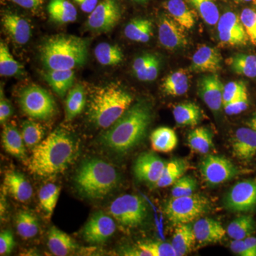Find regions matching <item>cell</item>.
Returning <instances> with one entry per match:
<instances>
[{
    "label": "cell",
    "instance_id": "1",
    "mask_svg": "<svg viewBox=\"0 0 256 256\" xmlns=\"http://www.w3.org/2000/svg\"><path fill=\"white\" fill-rule=\"evenodd\" d=\"M75 154L73 138L62 130H56L34 148L28 169L42 178L54 176L67 170Z\"/></svg>",
    "mask_w": 256,
    "mask_h": 256
},
{
    "label": "cell",
    "instance_id": "2",
    "mask_svg": "<svg viewBox=\"0 0 256 256\" xmlns=\"http://www.w3.org/2000/svg\"><path fill=\"white\" fill-rule=\"evenodd\" d=\"M152 119L151 106L139 101L102 134V144L118 153H124L138 146L146 137Z\"/></svg>",
    "mask_w": 256,
    "mask_h": 256
},
{
    "label": "cell",
    "instance_id": "3",
    "mask_svg": "<svg viewBox=\"0 0 256 256\" xmlns=\"http://www.w3.org/2000/svg\"><path fill=\"white\" fill-rule=\"evenodd\" d=\"M89 41L74 35L57 34L42 44L40 57L48 70H73L86 63Z\"/></svg>",
    "mask_w": 256,
    "mask_h": 256
},
{
    "label": "cell",
    "instance_id": "4",
    "mask_svg": "<svg viewBox=\"0 0 256 256\" xmlns=\"http://www.w3.org/2000/svg\"><path fill=\"white\" fill-rule=\"evenodd\" d=\"M132 101L129 92L114 84L98 88L90 98L89 120L96 127L108 129L130 108Z\"/></svg>",
    "mask_w": 256,
    "mask_h": 256
},
{
    "label": "cell",
    "instance_id": "5",
    "mask_svg": "<svg viewBox=\"0 0 256 256\" xmlns=\"http://www.w3.org/2000/svg\"><path fill=\"white\" fill-rule=\"evenodd\" d=\"M74 181L82 196L99 200L108 196L117 188L120 175L116 168L107 162L88 160L77 170Z\"/></svg>",
    "mask_w": 256,
    "mask_h": 256
},
{
    "label": "cell",
    "instance_id": "6",
    "mask_svg": "<svg viewBox=\"0 0 256 256\" xmlns=\"http://www.w3.org/2000/svg\"><path fill=\"white\" fill-rule=\"evenodd\" d=\"M210 210V201L206 196L193 194L190 196H172L165 206L164 213L172 224L180 225L198 220Z\"/></svg>",
    "mask_w": 256,
    "mask_h": 256
},
{
    "label": "cell",
    "instance_id": "7",
    "mask_svg": "<svg viewBox=\"0 0 256 256\" xmlns=\"http://www.w3.org/2000/svg\"><path fill=\"white\" fill-rule=\"evenodd\" d=\"M109 210L112 218L126 228L139 226L148 216L146 200L134 194H124L118 197L111 204Z\"/></svg>",
    "mask_w": 256,
    "mask_h": 256
},
{
    "label": "cell",
    "instance_id": "8",
    "mask_svg": "<svg viewBox=\"0 0 256 256\" xmlns=\"http://www.w3.org/2000/svg\"><path fill=\"white\" fill-rule=\"evenodd\" d=\"M18 100L22 110L32 118L48 120L56 110L52 96L43 88L35 84L24 88Z\"/></svg>",
    "mask_w": 256,
    "mask_h": 256
},
{
    "label": "cell",
    "instance_id": "9",
    "mask_svg": "<svg viewBox=\"0 0 256 256\" xmlns=\"http://www.w3.org/2000/svg\"><path fill=\"white\" fill-rule=\"evenodd\" d=\"M121 18V9L117 0H102L88 18L87 28L96 33L112 30Z\"/></svg>",
    "mask_w": 256,
    "mask_h": 256
},
{
    "label": "cell",
    "instance_id": "10",
    "mask_svg": "<svg viewBox=\"0 0 256 256\" xmlns=\"http://www.w3.org/2000/svg\"><path fill=\"white\" fill-rule=\"evenodd\" d=\"M200 172L208 184L218 185L228 182L237 174L233 163L222 156H208L202 160Z\"/></svg>",
    "mask_w": 256,
    "mask_h": 256
},
{
    "label": "cell",
    "instance_id": "11",
    "mask_svg": "<svg viewBox=\"0 0 256 256\" xmlns=\"http://www.w3.org/2000/svg\"><path fill=\"white\" fill-rule=\"evenodd\" d=\"M220 41L224 46H244L248 40L240 16L233 12H226L217 23Z\"/></svg>",
    "mask_w": 256,
    "mask_h": 256
},
{
    "label": "cell",
    "instance_id": "12",
    "mask_svg": "<svg viewBox=\"0 0 256 256\" xmlns=\"http://www.w3.org/2000/svg\"><path fill=\"white\" fill-rule=\"evenodd\" d=\"M226 208L246 212L256 207V178L236 184L225 198Z\"/></svg>",
    "mask_w": 256,
    "mask_h": 256
},
{
    "label": "cell",
    "instance_id": "13",
    "mask_svg": "<svg viewBox=\"0 0 256 256\" xmlns=\"http://www.w3.org/2000/svg\"><path fill=\"white\" fill-rule=\"evenodd\" d=\"M116 230L114 218L100 210L94 214L86 224L82 237L90 244H102L114 235Z\"/></svg>",
    "mask_w": 256,
    "mask_h": 256
},
{
    "label": "cell",
    "instance_id": "14",
    "mask_svg": "<svg viewBox=\"0 0 256 256\" xmlns=\"http://www.w3.org/2000/svg\"><path fill=\"white\" fill-rule=\"evenodd\" d=\"M181 25L168 15L160 16L158 34L160 44L169 50H178L188 44L186 34Z\"/></svg>",
    "mask_w": 256,
    "mask_h": 256
},
{
    "label": "cell",
    "instance_id": "15",
    "mask_svg": "<svg viewBox=\"0 0 256 256\" xmlns=\"http://www.w3.org/2000/svg\"><path fill=\"white\" fill-rule=\"evenodd\" d=\"M166 163L154 153H142L134 162V174L139 181L156 184L159 181Z\"/></svg>",
    "mask_w": 256,
    "mask_h": 256
},
{
    "label": "cell",
    "instance_id": "16",
    "mask_svg": "<svg viewBox=\"0 0 256 256\" xmlns=\"http://www.w3.org/2000/svg\"><path fill=\"white\" fill-rule=\"evenodd\" d=\"M224 88L216 74L204 76L198 80V95L213 112H218L223 106Z\"/></svg>",
    "mask_w": 256,
    "mask_h": 256
},
{
    "label": "cell",
    "instance_id": "17",
    "mask_svg": "<svg viewBox=\"0 0 256 256\" xmlns=\"http://www.w3.org/2000/svg\"><path fill=\"white\" fill-rule=\"evenodd\" d=\"M222 56L214 47L202 45L192 56L191 70L195 73L216 74L222 68Z\"/></svg>",
    "mask_w": 256,
    "mask_h": 256
},
{
    "label": "cell",
    "instance_id": "18",
    "mask_svg": "<svg viewBox=\"0 0 256 256\" xmlns=\"http://www.w3.org/2000/svg\"><path fill=\"white\" fill-rule=\"evenodd\" d=\"M234 156L242 160H252L256 154V131L250 128H240L232 141Z\"/></svg>",
    "mask_w": 256,
    "mask_h": 256
},
{
    "label": "cell",
    "instance_id": "19",
    "mask_svg": "<svg viewBox=\"0 0 256 256\" xmlns=\"http://www.w3.org/2000/svg\"><path fill=\"white\" fill-rule=\"evenodd\" d=\"M4 185L6 191L18 202L26 203L33 196L31 184L20 172H8L4 176Z\"/></svg>",
    "mask_w": 256,
    "mask_h": 256
},
{
    "label": "cell",
    "instance_id": "20",
    "mask_svg": "<svg viewBox=\"0 0 256 256\" xmlns=\"http://www.w3.org/2000/svg\"><path fill=\"white\" fill-rule=\"evenodd\" d=\"M196 240L201 244H215L223 240L226 230L218 220L200 218L193 225Z\"/></svg>",
    "mask_w": 256,
    "mask_h": 256
},
{
    "label": "cell",
    "instance_id": "21",
    "mask_svg": "<svg viewBox=\"0 0 256 256\" xmlns=\"http://www.w3.org/2000/svg\"><path fill=\"white\" fill-rule=\"evenodd\" d=\"M3 28L18 44L28 43L32 36V30L28 20L14 13L6 12L1 20Z\"/></svg>",
    "mask_w": 256,
    "mask_h": 256
},
{
    "label": "cell",
    "instance_id": "22",
    "mask_svg": "<svg viewBox=\"0 0 256 256\" xmlns=\"http://www.w3.org/2000/svg\"><path fill=\"white\" fill-rule=\"evenodd\" d=\"M2 142L3 148L8 154L22 161L26 160V144L22 133L14 124H4L2 133Z\"/></svg>",
    "mask_w": 256,
    "mask_h": 256
},
{
    "label": "cell",
    "instance_id": "23",
    "mask_svg": "<svg viewBox=\"0 0 256 256\" xmlns=\"http://www.w3.org/2000/svg\"><path fill=\"white\" fill-rule=\"evenodd\" d=\"M47 244L50 252L56 256H68L78 248L70 236L56 226H52L48 230Z\"/></svg>",
    "mask_w": 256,
    "mask_h": 256
},
{
    "label": "cell",
    "instance_id": "24",
    "mask_svg": "<svg viewBox=\"0 0 256 256\" xmlns=\"http://www.w3.org/2000/svg\"><path fill=\"white\" fill-rule=\"evenodd\" d=\"M196 240L193 226L190 224H180L175 228L171 244L178 256H184L192 252Z\"/></svg>",
    "mask_w": 256,
    "mask_h": 256
},
{
    "label": "cell",
    "instance_id": "25",
    "mask_svg": "<svg viewBox=\"0 0 256 256\" xmlns=\"http://www.w3.org/2000/svg\"><path fill=\"white\" fill-rule=\"evenodd\" d=\"M43 76L54 92L62 98L73 86L75 79L73 70H48Z\"/></svg>",
    "mask_w": 256,
    "mask_h": 256
},
{
    "label": "cell",
    "instance_id": "26",
    "mask_svg": "<svg viewBox=\"0 0 256 256\" xmlns=\"http://www.w3.org/2000/svg\"><path fill=\"white\" fill-rule=\"evenodd\" d=\"M124 255L132 256H178L169 242H140L136 248L128 249Z\"/></svg>",
    "mask_w": 256,
    "mask_h": 256
},
{
    "label": "cell",
    "instance_id": "27",
    "mask_svg": "<svg viewBox=\"0 0 256 256\" xmlns=\"http://www.w3.org/2000/svg\"><path fill=\"white\" fill-rule=\"evenodd\" d=\"M164 8L170 16L183 28L190 30L194 26L196 22L194 12L184 0H168L165 3Z\"/></svg>",
    "mask_w": 256,
    "mask_h": 256
},
{
    "label": "cell",
    "instance_id": "28",
    "mask_svg": "<svg viewBox=\"0 0 256 256\" xmlns=\"http://www.w3.org/2000/svg\"><path fill=\"white\" fill-rule=\"evenodd\" d=\"M150 141L153 150L168 153L176 148L178 138L174 130L168 127H160L152 132Z\"/></svg>",
    "mask_w": 256,
    "mask_h": 256
},
{
    "label": "cell",
    "instance_id": "29",
    "mask_svg": "<svg viewBox=\"0 0 256 256\" xmlns=\"http://www.w3.org/2000/svg\"><path fill=\"white\" fill-rule=\"evenodd\" d=\"M172 114L176 124L182 126H196L202 117L201 109L192 102H182L175 106Z\"/></svg>",
    "mask_w": 256,
    "mask_h": 256
},
{
    "label": "cell",
    "instance_id": "30",
    "mask_svg": "<svg viewBox=\"0 0 256 256\" xmlns=\"http://www.w3.org/2000/svg\"><path fill=\"white\" fill-rule=\"evenodd\" d=\"M48 12L50 18L60 24L74 22L78 16L75 6L68 0H50Z\"/></svg>",
    "mask_w": 256,
    "mask_h": 256
},
{
    "label": "cell",
    "instance_id": "31",
    "mask_svg": "<svg viewBox=\"0 0 256 256\" xmlns=\"http://www.w3.org/2000/svg\"><path fill=\"white\" fill-rule=\"evenodd\" d=\"M124 33L132 41L146 43L152 36L153 24L148 18H134L128 24Z\"/></svg>",
    "mask_w": 256,
    "mask_h": 256
},
{
    "label": "cell",
    "instance_id": "32",
    "mask_svg": "<svg viewBox=\"0 0 256 256\" xmlns=\"http://www.w3.org/2000/svg\"><path fill=\"white\" fill-rule=\"evenodd\" d=\"M163 92L166 95L180 96L188 92V74L185 69H180L169 74L162 85Z\"/></svg>",
    "mask_w": 256,
    "mask_h": 256
},
{
    "label": "cell",
    "instance_id": "33",
    "mask_svg": "<svg viewBox=\"0 0 256 256\" xmlns=\"http://www.w3.org/2000/svg\"><path fill=\"white\" fill-rule=\"evenodd\" d=\"M188 168V163L182 159H174L166 163L161 178L156 183V188H168L174 184L178 178L183 176Z\"/></svg>",
    "mask_w": 256,
    "mask_h": 256
},
{
    "label": "cell",
    "instance_id": "34",
    "mask_svg": "<svg viewBox=\"0 0 256 256\" xmlns=\"http://www.w3.org/2000/svg\"><path fill=\"white\" fill-rule=\"evenodd\" d=\"M234 73L250 78H256V55L238 54L226 60Z\"/></svg>",
    "mask_w": 256,
    "mask_h": 256
},
{
    "label": "cell",
    "instance_id": "35",
    "mask_svg": "<svg viewBox=\"0 0 256 256\" xmlns=\"http://www.w3.org/2000/svg\"><path fill=\"white\" fill-rule=\"evenodd\" d=\"M86 92L84 88L77 84L69 90L66 100V120L72 121L82 114L86 106Z\"/></svg>",
    "mask_w": 256,
    "mask_h": 256
},
{
    "label": "cell",
    "instance_id": "36",
    "mask_svg": "<svg viewBox=\"0 0 256 256\" xmlns=\"http://www.w3.org/2000/svg\"><path fill=\"white\" fill-rule=\"evenodd\" d=\"M16 230L22 238L30 239L40 232V224L36 216L28 210H20L15 218Z\"/></svg>",
    "mask_w": 256,
    "mask_h": 256
},
{
    "label": "cell",
    "instance_id": "37",
    "mask_svg": "<svg viewBox=\"0 0 256 256\" xmlns=\"http://www.w3.org/2000/svg\"><path fill=\"white\" fill-rule=\"evenodd\" d=\"M188 139L191 150L200 154H206L213 146V134L206 128L193 130L188 134Z\"/></svg>",
    "mask_w": 256,
    "mask_h": 256
},
{
    "label": "cell",
    "instance_id": "38",
    "mask_svg": "<svg viewBox=\"0 0 256 256\" xmlns=\"http://www.w3.org/2000/svg\"><path fill=\"white\" fill-rule=\"evenodd\" d=\"M23 66L14 60L10 53L9 48L2 41L0 42V75L2 76L13 77L23 75Z\"/></svg>",
    "mask_w": 256,
    "mask_h": 256
},
{
    "label": "cell",
    "instance_id": "39",
    "mask_svg": "<svg viewBox=\"0 0 256 256\" xmlns=\"http://www.w3.org/2000/svg\"><path fill=\"white\" fill-rule=\"evenodd\" d=\"M256 229V223L250 216H242L234 220L227 228V234L233 240H244L252 236Z\"/></svg>",
    "mask_w": 256,
    "mask_h": 256
},
{
    "label": "cell",
    "instance_id": "40",
    "mask_svg": "<svg viewBox=\"0 0 256 256\" xmlns=\"http://www.w3.org/2000/svg\"><path fill=\"white\" fill-rule=\"evenodd\" d=\"M96 60L104 66H116L124 60V53L117 45L100 43L94 50Z\"/></svg>",
    "mask_w": 256,
    "mask_h": 256
},
{
    "label": "cell",
    "instance_id": "41",
    "mask_svg": "<svg viewBox=\"0 0 256 256\" xmlns=\"http://www.w3.org/2000/svg\"><path fill=\"white\" fill-rule=\"evenodd\" d=\"M60 190V186L53 183L47 184L40 188L38 194L40 206L48 218L52 216L56 206Z\"/></svg>",
    "mask_w": 256,
    "mask_h": 256
},
{
    "label": "cell",
    "instance_id": "42",
    "mask_svg": "<svg viewBox=\"0 0 256 256\" xmlns=\"http://www.w3.org/2000/svg\"><path fill=\"white\" fill-rule=\"evenodd\" d=\"M196 10L202 20L210 26L217 24L220 20V11L214 0H188Z\"/></svg>",
    "mask_w": 256,
    "mask_h": 256
},
{
    "label": "cell",
    "instance_id": "43",
    "mask_svg": "<svg viewBox=\"0 0 256 256\" xmlns=\"http://www.w3.org/2000/svg\"><path fill=\"white\" fill-rule=\"evenodd\" d=\"M21 133L26 146L30 149H34L42 142L44 136V129L38 122L25 120L22 124Z\"/></svg>",
    "mask_w": 256,
    "mask_h": 256
},
{
    "label": "cell",
    "instance_id": "44",
    "mask_svg": "<svg viewBox=\"0 0 256 256\" xmlns=\"http://www.w3.org/2000/svg\"><path fill=\"white\" fill-rule=\"evenodd\" d=\"M197 188V182L190 176H182L173 184L172 195L173 197L190 196L194 194Z\"/></svg>",
    "mask_w": 256,
    "mask_h": 256
},
{
    "label": "cell",
    "instance_id": "45",
    "mask_svg": "<svg viewBox=\"0 0 256 256\" xmlns=\"http://www.w3.org/2000/svg\"><path fill=\"white\" fill-rule=\"evenodd\" d=\"M249 40L256 46V10L246 8L240 15Z\"/></svg>",
    "mask_w": 256,
    "mask_h": 256
},
{
    "label": "cell",
    "instance_id": "46",
    "mask_svg": "<svg viewBox=\"0 0 256 256\" xmlns=\"http://www.w3.org/2000/svg\"><path fill=\"white\" fill-rule=\"evenodd\" d=\"M246 90H247L246 86L242 82H228L224 88L223 106L236 99Z\"/></svg>",
    "mask_w": 256,
    "mask_h": 256
},
{
    "label": "cell",
    "instance_id": "47",
    "mask_svg": "<svg viewBox=\"0 0 256 256\" xmlns=\"http://www.w3.org/2000/svg\"><path fill=\"white\" fill-rule=\"evenodd\" d=\"M248 92H242L236 99L223 106L226 114L228 116L238 114L245 111L248 107Z\"/></svg>",
    "mask_w": 256,
    "mask_h": 256
},
{
    "label": "cell",
    "instance_id": "48",
    "mask_svg": "<svg viewBox=\"0 0 256 256\" xmlns=\"http://www.w3.org/2000/svg\"><path fill=\"white\" fill-rule=\"evenodd\" d=\"M154 56L156 55L152 54H144L134 60L132 64V70L138 80L142 82L146 69Z\"/></svg>",
    "mask_w": 256,
    "mask_h": 256
},
{
    "label": "cell",
    "instance_id": "49",
    "mask_svg": "<svg viewBox=\"0 0 256 256\" xmlns=\"http://www.w3.org/2000/svg\"><path fill=\"white\" fill-rule=\"evenodd\" d=\"M14 246L15 240L12 232L10 230L2 232L0 234V255H10Z\"/></svg>",
    "mask_w": 256,
    "mask_h": 256
},
{
    "label": "cell",
    "instance_id": "50",
    "mask_svg": "<svg viewBox=\"0 0 256 256\" xmlns=\"http://www.w3.org/2000/svg\"><path fill=\"white\" fill-rule=\"evenodd\" d=\"M12 106L10 101L4 97V92H2V88H1V98H0V122L4 124L8 119L13 114Z\"/></svg>",
    "mask_w": 256,
    "mask_h": 256
},
{
    "label": "cell",
    "instance_id": "51",
    "mask_svg": "<svg viewBox=\"0 0 256 256\" xmlns=\"http://www.w3.org/2000/svg\"><path fill=\"white\" fill-rule=\"evenodd\" d=\"M160 69V58L156 55L146 69L142 82H153L158 78Z\"/></svg>",
    "mask_w": 256,
    "mask_h": 256
},
{
    "label": "cell",
    "instance_id": "52",
    "mask_svg": "<svg viewBox=\"0 0 256 256\" xmlns=\"http://www.w3.org/2000/svg\"><path fill=\"white\" fill-rule=\"evenodd\" d=\"M230 250L240 256H254L244 240H233L230 244Z\"/></svg>",
    "mask_w": 256,
    "mask_h": 256
},
{
    "label": "cell",
    "instance_id": "53",
    "mask_svg": "<svg viewBox=\"0 0 256 256\" xmlns=\"http://www.w3.org/2000/svg\"><path fill=\"white\" fill-rule=\"evenodd\" d=\"M12 1L26 10H36L44 2V0H12Z\"/></svg>",
    "mask_w": 256,
    "mask_h": 256
},
{
    "label": "cell",
    "instance_id": "54",
    "mask_svg": "<svg viewBox=\"0 0 256 256\" xmlns=\"http://www.w3.org/2000/svg\"><path fill=\"white\" fill-rule=\"evenodd\" d=\"M84 12L92 13L97 6L98 0H74Z\"/></svg>",
    "mask_w": 256,
    "mask_h": 256
},
{
    "label": "cell",
    "instance_id": "55",
    "mask_svg": "<svg viewBox=\"0 0 256 256\" xmlns=\"http://www.w3.org/2000/svg\"><path fill=\"white\" fill-rule=\"evenodd\" d=\"M249 250L252 252L254 256H256V237L249 236L247 238L244 239Z\"/></svg>",
    "mask_w": 256,
    "mask_h": 256
},
{
    "label": "cell",
    "instance_id": "56",
    "mask_svg": "<svg viewBox=\"0 0 256 256\" xmlns=\"http://www.w3.org/2000/svg\"><path fill=\"white\" fill-rule=\"evenodd\" d=\"M248 126L249 128H252L254 130L256 131V114H254V116H252L250 122H248Z\"/></svg>",
    "mask_w": 256,
    "mask_h": 256
},
{
    "label": "cell",
    "instance_id": "57",
    "mask_svg": "<svg viewBox=\"0 0 256 256\" xmlns=\"http://www.w3.org/2000/svg\"><path fill=\"white\" fill-rule=\"evenodd\" d=\"M1 202H2V203L3 202L2 201ZM4 202H4V203H2L3 205H4V204H5ZM1 206H2V204H1ZM4 210H5V208H4V206H3V208H1V214L2 215L4 213Z\"/></svg>",
    "mask_w": 256,
    "mask_h": 256
},
{
    "label": "cell",
    "instance_id": "58",
    "mask_svg": "<svg viewBox=\"0 0 256 256\" xmlns=\"http://www.w3.org/2000/svg\"><path fill=\"white\" fill-rule=\"evenodd\" d=\"M132 1L136 2L142 3L146 2H148V0H132Z\"/></svg>",
    "mask_w": 256,
    "mask_h": 256
},
{
    "label": "cell",
    "instance_id": "59",
    "mask_svg": "<svg viewBox=\"0 0 256 256\" xmlns=\"http://www.w3.org/2000/svg\"><path fill=\"white\" fill-rule=\"evenodd\" d=\"M238 1H242V2H250V1H254V0H238Z\"/></svg>",
    "mask_w": 256,
    "mask_h": 256
},
{
    "label": "cell",
    "instance_id": "60",
    "mask_svg": "<svg viewBox=\"0 0 256 256\" xmlns=\"http://www.w3.org/2000/svg\"><path fill=\"white\" fill-rule=\"evenodd\" d=\"M254 4L256 5V0H254Z\"/></svg>",
    "mask_w": 256,
    "mask_h": 256
}]
</instances>
